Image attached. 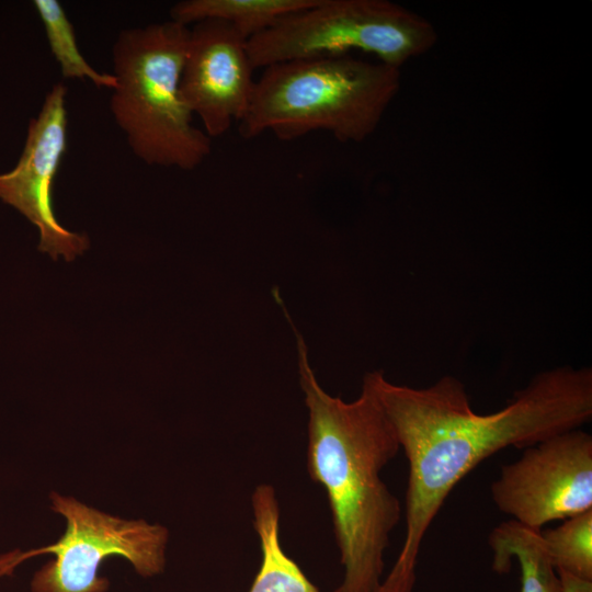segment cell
<instances>
[{
	"mask_svg": "<svg viewBox=\"0 0 592 592\" xmlns=\"http://www.w3.org/2000/svg\"><path fill=\"white\" fill-rule=\"evenodd\" d=\"M409 465L406 533L377 592H413L424 536L453 488L494 453L525 448L579 429L592 418V371L559 366L535 375L506 406L488 414L469 403L465 385L445 375L415 388L367 373Z\"/></svg>",
	"mask_w": 592,
	"mask_h": 592,
	"instance_id": "cell-1",
	"label": "cell"
},
{
	"mask_svg": "<svg viewBox=\"0 0 592 592\" xmlns=\"http://www.w3.org/2000/svg\"><path fill=\"white\" fill-rule=\"evenodd\" d=\"M299 384L308 410L307 471L328 498L344 574L332 592H377L401 504L380 477L400 445L367 376L346 402L318 383L296 331Z\"/></svg>",
	"mask_w": 592,
	"mask_h": 592,
	"instance_id": "cell-2",
	"label": "cell"
},
{
	"mask_svg": "<svg viewBox=\"0 0 592 592\" xmlns=\"http://www.w3.org/2000/svg\"><path fill=\"white\" fill-rule=\"evenodd\" d=\"M400 69L349 56L271 65L255 80L239 124L243 138L271 132L294 140L325 130L361 143L378 127L400 89Z\"/></svg>",
	"mask_w": 592,
	"mask_h": 592,
	"instance_id": "cell-3",
	"label": "cell"
},
{
	"mask_svg": "<svg viewBox=\"0 0 592 592\" xmlns=\"http://www.w3.org/2000/svg\"><path fill=\"white\" fill-rule=\"evenodd\" d=\"M190 27L172 20L122 30L112 48L110 109L134 155L148 166L192 171L212 151L180 91Z\"/></svg>",
	"mask_w": 592,
	"mask_h": 592,
	"instance_id": "cell-4",
	"label": "cell"
},
{
	"mask_svg": "<svg viewBox=\"0 0 592 592\" xmlns=\"http://www.w3.org/2000/svg\"><path fill=\"white\" fill-rule=\"evenodd\" d=\"M437 42L432 23L388 0H318L248 39L254 69L357 50L401 68Z\"/></svg>",
	"mask_w": 592,
	"mask_h": 592,
	"instance_id": "cell-5",
	"label": "cell"
},
{
	"mask_svg": "<svg viewBox=\"0 0 592 592\" xmlns=\"http://www.w3.org/2000/svg\"><path fill=\"white\" fill-rule=\"evenodd\" d=\"M50 499L52 510L66 521V531L56 543L34 549L36 556L55 557L33 574L31 592H106L110 581L98 571L112 556L125 558L143 578L164 571L166 526L124 520L57 492Z\"/></svg>",
	"mask_w": 592,
	"mask_h": 592,
	"instance_id": "cell-6",
	"label": "cell"
},
{
	"mask_svg": "<svg viewBox=\"0 0 592 592\" xmlns=\"http://www.w3.org/2000/svg\"><path fill=\"white\" fill-rule=\"evenodd\" d=\"M490 492L501 512L535 531L591 510V434L579 428L525 447L501 467Z\"/></svg>",
	"mask_w": 592,
	"mask_h": 592,
	"instance_id": "cell-7",
	"label": "cell"
},
{
	"mask_svg": "<svg viewBox=\"0 0 592 592\" xmlns=\"http://www.w3.org/2000/svg\"><path fill=\"white\" fill-rule=\"evenodd\" d=\"M67 87L55 83L36 117L30 119L26 140L16 166L0 173V198L16 208L39 230L38 249L54 260L72 261L90 246L86 234L66 229L53 210L52 190L67 151Z\"/></svg>",
	"mask_w": 592,
	"mask_h": 592,
	"instance_id": "cell-8",
	"label": "cell"
},
{
	"mask_svg": "<svg viewBox=\"0 0 592 592\" xmlns=\"http://www.w3.org/2000/svg\"><path fill=\"white\" fill-rule=\"evenodd\" d=\"M248 39L231 25L204 20L190 29L181 73L182 99L209 138L244 116L254 88Z\"/></svg>",
	"mask_w": 592,
	"mask_h": 592,
	"instance_id": "cell-9",
	"label": "cell"
},
{
	"mask_svg": "<svg viewBox=\"0 0 592 592\" xmlns=\"http://www.w3.org/2000/svg\"><path fill=\"white\" fill-rule=\"evenodd\" d=\"M251 512L261 563L248 592H320L282 547L281 509L272 485L264 482L254 488Z\"/></svg>",
	"mask_w": 592,
	"mask_h": 592,
	"instance_id": "cell-10",
	"label": "cell"
},
{
	"mask_svg": "<svg viewBox=\"0 0 592 592\" xmlns=\"http://www.w3.org/2000/svg\"><path fill=\"white\" fill-rule=\"evenodd\" d=\"M318 0H184L170 10V20L189 26L204 20L231 25L247 39Z\"/></svg>",
	"mask_w": 592,
	"mask_h": 592,
	"instance_id": "cell-11",
	"label": "cell"
},
{
	"mask_svg": "<svg viewBox=\"0 0 592 592\" xmlns=\"http://www.w3.org/2000/svg\"><path fill=\"white\" fill-rule=\"evenodd\" d=\"M539 532L513 520L497 525L488 540L493 551L492 569L508 572L516 559L521 569V592H559V577L544 549Z\"/></svg>",
	"mask_w": 592,
	"mask_h": 592,
	"instance_id": "cell-12",
	"label": "cell"
},
{
	"mask_svg": "<svg viewBox=\"0 0 592 592\" xmlns=\"http://www.w3.org/2000/svg\"><path fill=\"white\" fill-rule=\"evenodd\" d=\"M47 43L66 79H88L98 88H116L113 73L99 72L80 53L72 23L58 0H34Z\"/></svg>",
	"mask_w": 592,
	"mask_h": 592,
	"instance_id": "cell-13",
	"label": "cell"
},
{
	"mask_svg": "<svg viewBox=\"0 0 592 592\" xmlns=\"http://www.w3.org/2000/svg\"><path fill=\"white\" fill-rule=\"evenodd\" d=\"M544 549L556 571L592 580V509L554 528L540 530Z\"/></svg>",
	"mask_w": 592,
	"mask_h": 592,
	"instance_id": "cell-14",
	"label": "cell"
},
{
	"mask_svg": "<svg viewBox=\"0 0 592 592\" xmlns=\"http://www.w3.org/2000/svg\"><path fill=\"white\" fill-rule=\"evenodd\" d=\"M559 592H592V580H585L565 571H557Z\"/></svg>",
	"mask_w": 592,
	"mask_h": 592,
	"instance_id": "cell-15",
	"label": "cell"
},
{
	"mask_svg": "<svg viewBox=\"0 0 592 592\" xmlns=\"http://www.w3.org/2000/svg\"><path fill=\"white\" fill-rule=\"evenodd\" d=\"M31 557H34L32 550H12L0 555V578L11 576L21 562Z\"/></svg>",
	"mask_w": 592,
	"mask_h": 592,
	"instance_id": "cell-16",
	"label": "cell"
}]
</instances>
